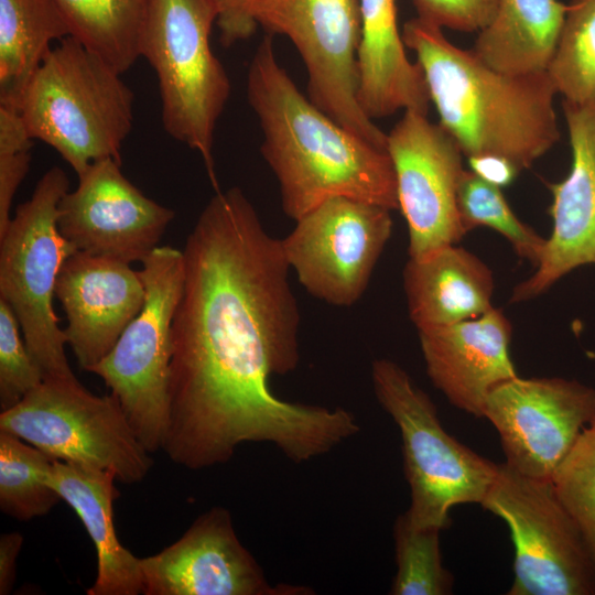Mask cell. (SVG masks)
I'll return each mask as SVG.
<instances>
[{
	"mask_svg": "<svg viewBox=\"0 0 595 595\" xmlns=\"http://www.w3.org/2000/svg\"><path fill=\"white\" fill-rule=\"evenodd\" d=\"M19 321L0 299V408L6 411L17 405L44 381V374L30 353Z\"/></svg>",
	"mask_w": 595,
	"mask_h": 595,
	"instance_id": "31",
	"label": "cell"
},
{
	"mask_svg": "<svg viewBox=\"0 0 595 595\" xmlns=\"http://www.w3.org/2000/svg\"><path fill=\"white\" fill-rule=\"evenodd\" d=\"M401 35L423 71L439 125L463 155L501 156L521 172L559 141L558 91L548 72L495 71L418 17L403 24Z\"/></svg>",
	"mask_w": 595,
	"mask_h": 595,
	"instance_id": "3",
	"label": "cell"
},
{
	"mask_svg": "<svg viewBox=\"0 0 595 595\" xmlns=\"http://www.w3.org/2000/svg\"><path fill=\"white\" fill-rule=\"evenodd\" d=\"M467 160L472 172L500 188L512 183L520 173L510 161L501 156L478 155Z\"/></svg>",
	"mask_w": 595,
	"mask_h": 595,
	"instance_id": "35",
	"label": "cell"
},
{
	"mask_svg": "<svg viewBox=\"0 0 595 595\" xmlns=\"http://www.w3.org/2000/svg\"><path fill=\"white\" fill-rule=\"evenodd\" d=\"M572 162L561 182L550 183L552 230L534 272L518 283L509 302L532 300L562 277L595 264V99L562 102Z\"/></svg>",
	"mask_w": 595,
	"mask_h": 595,
	"instance_id": "17",
	"label": "cell"
},
{
	"mask_svg": "<svg viewBox=\"0 0 595 595\" xmlns=\"http://www.w3.org/2000/svg\"><path fill=\"white\" fill-rule=\"evenodd\" d=\"M133 99L119 72L67 36L44 57L17 109L32 139L57 151L78 176L96 161L121 162Z\"/></svg>",
	"mask_w": 595,
	"mask_h": 595,
	"instance_id": "4",
	"label": "cell"
},
{
	"mask_svg": "<svg viewBox=\"0 0 595 595\" xmlns=\"http://www.w3.org/2000/svg\"><path fill=\"white\" fill-rule=\"evenodd\" d=\"M69 35L53 0H0V105L17 108L52 43Z\"/></svg>",
	"mask_w": 595,
	"mask_h": 595,
	"instance_id": "24",
	"label": "cell"
},
{
	"mask_svg": "<svg viewBox=\"0 0 595 595\" xmlns=\"http://www.w3.org/2000/svg\"><path fill=\"white\" fill-rule=\"evenodd\" d=\"M567 4L559 0H498L491 21L477 32L472 52L509 75L545 73L554 55Z\"/></svg>",
	"mask_w": 595,
	"mask_h": 595,
	"instance_id": "23",
	"label": "cell"
},
{
	"mask_svg": "<svg viewBox=\"0 0 595 595\" xmlns=\"http://www.w3.org/2000/svg\"><path fill=\"white\" fill-rule=\"evenodd\" d=\"M552 483L578 524L595 562V420L584 428Z\"/></svg>",
	"mask_w": 595,
	"mask_h": 595,
	"instance_id": "30",
	"label": "cell"
},
{
	"mask_svg": "<svg viewBox=\"0 0 595 595\" xmlns=\"http://www.w3.org/2000/svg\"><path fill=\"white\" fill-rule=\"evenodd\" d=\"M480 505L511 533L515 577L509 595H595L592 552L551 480L524 476L502 463Z\"/></svg>",
	"mask_w": 595,
	"mask_h": 595,
	"instance_id": "10",
	"label": "cell"
},
{
	"mask_svg": "<svg viewBox=\"0 0 595 595\" xmlns=\"http://www.w3.org/2000/svg\"><path fill=\"white\" fill-rule=\"evenodd\" d=\"M361 39L358 50V102L374 119L398 110L428 115L431 102L421 66L404 51L396 0H359Z\"/></svg>",
	"mask_w": 595,
	"mask_h": 595,
	"instance_id": "20",
	"label": "cell"
},
{
	"mask_svg": "<svg viewBox=\"0 0 595 595\" xmlns=\"http://www.w3.org/2000/svg\"><path fill=\"white\" fill-rule=\"evenodd\" d=\"M69 191L63 169L39 180L32 196L18 205L0 236V299L15 314L26 346L45 379L76 381L65 354L53 298L58 273L75 247L57 227V208Z\"/></svg>",
	"mask_w": 595,
	"mask_h": 595,
	"instance_id": "7",
	"label": "cell"
},
{
	"mask_svg": "<svg viewBox=\"0 0 595 595\" xmlns=\"http://www.w3.org/2000/svg\"><path fill=\"white\" fill-rule=\"evenodd\" d=\"M457 209L466 234L480 226L494 229L508 240L518 257L538 264L547 238L515 215L500 187L464 170L457 186Z\"/></svg>",
	"mask_w": 595,
	"mask_h": 595,
	"instance_id": "28",
	"label": "cell"
},
{
	"mask_svg": "<svg viewBox=\"0 0 595 595\" xmlns=\"http://www.w3.org/2000/svg\"><path fill=\"white\" fill-rule=\"evenodd\" d=\"M563 100L595 99V0H571L548 68Z\"/></svg>",
	"mask_w": 595,
	"mask_h": 595,
	"instance_id": "27",
	"label": "cell"
},
{
	"mask_svg": "<svg viewBox=\"0 0 595 595\" xmlns=\"http://www.w3.org/2000/svg\"><path fill=\"white\" fill-rule=\"evenodd\" d=\"M23 536L6 532L0 536V594H10L15 583L17 560L22 549Z\"/></svg>",
	"mask_w": 595,
	"mask_h": 595,
	"instance_id": "36",
	"label": "cell"
},
{
	"mask_svg": "<svg viewBox=\"0 0 595 595\" xmlns=\"http://www.w3.org/2000/svg\"><path fill=\"white\" fill-rule=\"evenodd\" d=\"M216 21L213 0H150L140 57L156 74L164 130L202 156L218 191L214 132L230 94V82L210 46Z\"/></svg>",
	"mask_w": 595,
	"mask_h": 595,
	"instance_id": "5",
	"label": "cell"
},
{
	"mask_svg": "<svg viewBox=\"0 0 595 595\" xmlns=\"http://www.w3.org/2000/svg\"><path fill=\"white\" fill-rule=\"evenodd\" d=\"M53 462L48 455L19 436L0 430V509L29 521L48 513L61 496L48 484Z\"/></svg>",
	"mask_w": 595,
	"mask_h": 595,
	"instance_id": "26",
	"label": "cell"
},
{
	"mask_svg": "<svg viewBox=\"0 0 595 595\" xmlns=\"http://www.w3.org/2000/svg\"><path fill=\"white\" fill-rule=\"evenodd\" d=\"M144 595H298L304 586L271 585L242 545L229 511L213 507L160 552L140 558Z\"/></svg>",
	"mask_w": 595,
	"mask_h": 595,
	"instance_id": "16",
	"label": "cell"
},
{
	"mask_svg": "<svg viewBox=\"0 0 595 595\" xmlns=\"http://www.w3.org/2000/svg\"><path fill=\"white\" fill-rule=\"evenodd\" d=\"M172 322L169 410L161 450L202 469L246 442L272 443L302 463L359 432L340 407L294 403L269 378L300 360V312L281 240L241 190L216 191L186 239Z\"/></svg>",
	"mask_w": 595,
	"mask_h": 595,
	"instance_id": "1",
	"label": "cell"
},
{
	"mask_svg": "<svg viewBox=\"0 0 595 595\" xmlns=\"http://www.w3.org/2000/svg\"><path fill=\"white\" fill-rule=\"evenodd\" d=\"M422 112L404 111L387 134L399 209L409 230V257L424 258L466 235L457 209L463 153Z\"/></svg>",
	"mask_w": 595,
	"mask_h": 595,
	"instance_id": "14",
	"label": "cell"
},
{
	"mask_svg": "<svg viewBox=\"0 0 595 595\" xmlns=\"http://www.w3.org/2000/svg\"><path fill=\"white\" fill-rule=\"evenodd\" d=\"M403 288L418 331L475 318L494 307L491 270L457 245L410 258L403 269Z\"/></svg>",
	"mask_w": 595,
	"mask_h": 595,
	"instance_id": "22",
	"label": "cell"
},
{
	"mask_svg": "<svg viewBox=\"0 0 595 595\" xmlns=\"http://www.w3.org/2000/svg\"><path fill=\"white\" fill-rule=\"evenodd\" d=\"M248 102L263 134L283 212L296 220L343 196L399 209L387 150L356 136L306 98L277 60L272 34L259 43L247 76Z\"/></svg>",
	"mask_w": 595,
	"mask_h": 595,
	"instance_id": "2",
	"label": "cell"
},
{
	"mask_svg": "<svg viewBox=\"0 0 595 595\" xmlns=\"http://www.w3.org/2000/svg\"><path fill=\"white\" fill-rule=\"evenodd\" d=\"M110 470L53 459L47 482L79 517L97 553V576L87 595L143 594L140 558L116 533L113 501L120 496Z\"/></svg>",
	"mask_w": 595,
	"mask_h": 595,
	"instance_id": "21",
	"label": "cell"
},
{
	"mask_svg": "<svg viewBox=\"0 0 595 595\" xmlns=\"http://www.w3.org/2000/svg\"><path fill=\"white\" fill-rule=\"evenodd\" d=\"M32 140L19 110L0 105V236L11 221L13 197L29 172Z\"/></svg>",
	"mask_w": 595,
	"mask_h": 595,
	"instance_id": "32",
	"label": "cell"
},
{
	"mask_svg": "<svg viewBox=\"0 0 595 595\" xmlns=\"http://www.w3.org/2000/svg\"><path fill=\"white\" fill-rule=\"evenodd\" d=\"M55 296L67 318V345L89 371L140 313L145 288L130 263L75 251L58 273Z\"/></svg>",
	"mask_w": 595,
	"mask_h": 595,
	"instance_id": "18",
	"label": "cell"
},
{
	"mask_svg": "<svg viewBox=\"0 0 595 595\" xmlns=\"http://www.w3.org/2000/svg\"><path fill=\"white\" fill-rule=\"evenodd\" d=\"M217 9L220 43L229 47L255 34L258 23L252 9L257 0H213Z\"/></svg>",
	"mask_w": 595,
	"mask_h": 595,
	"instance_id": "34",
	"label": "cell"
},
{
	"mask_svg": "<svg viewBox=\"0 0 595 595\" xmlns=\"http://www.w3.org/2000/svg\"><path fill=\"white\" fill-rule=\"evenodd\" d=\"M390 212L381 205L337 196L296 219L281 244L303 288L331 305L355 304L391 236Z\"/></svg>",
	"mask_w": 595,
	"mask_h": 595,
	"instance_id": "12",
	"label": "cell"
},
{
	"mask_svg": "<svg viewBox=\"0 0 595 595\" xmlns=\"http://www.w3.org/2000/svg\"><path fill=\"white\" fill-rule=\"evenodd\" d=\"M371 380L378 402L400 431L411 497L405 512L415 527L443 530L454 506L482 504L499 465L448 434L431 398L397 363L374 360Z\"/></svg>",
	"mask_w": 595,
	"mask_h": 595,
	"instance_id": "6",
	"label": "cell"
},
{
	"mask_svg": "<svg viewBox=\"0 0 595 595\" xmlns=\"http://www.w3.org/2000/svg\"><path fill=\"white\" fill-rule=\"evenodd\" d=\"M141 263L143 306L89 372L104 380L140 442L154 453L167 422L172 322L184 283V253L158 246Z\"/></svg>",
	"mask_w": 595,
	"mask_h": 595,
	"instance_id": "8",
	"label": "cell"
},
{
	"mask_svg": "<svg viewBox=\"0 0 595 595\" xmlns=\"http://www.w3.org/2000/svg\"><path fill=\"white\" fill-rule=\"evenodd\" d=\"M107 158L78 175V184L62 197L57 227L77 251L142 261L159 244L174 218L173 209L145 196Z\"/></svg>",
	"mask_w": 595,
	"mask_h": 595,
	"instance_id": "15",
	"label": "cell"
},
{
	"mask_svg": "<svg viewBox=\"0 0 595 595\" xmlns=\"http://www.w3.org/2000/svg\"><path fill=\"white\" fill-rule=\"evenodd\" d=\"M483 416L498 432L508 466L552 482L584 428L595 420V389L574 379L517 376L488 394Z\"/></svg>",
	"mask_w": 595,
	"mask_h": 595,
	"instance_id": "13",
	"label": "cell"
},
{
	"mask_svg": "<svg viewBox=\"0 0 595 595\" xmlns=\"http://www.w3.org/2000/svg\"><path fill=\"white\" fill-rule=\"evenodd\" d=\"M252 14L268 34L294 44L309 76V98L336 122L387 150L383 133L358 102L359 0H257Z\"/></svg>",
	"mask_w": 595,
	"mask_h": 595,
	"instance_id": "11",
	"label": "cell"
},
{
	"mask_svg": "<svg viewBox=\"0 0 595 595\" xmlns=\"http://www.w3.org/2000/svg\"><path fill=\"white\" fill-rule=\"evenodd\" d=\"M69 36L120 74L140 57L141 35L150 0H53Z\"/></svg>",
	"mask_w": 595,
	"mask_h": 595,
	"instance_id": "25",
	"label": "cell"
},
{
	"mask_svg": "<svg viewBox=\"0 0 595 595\" xmlns=\"http://www.w3.org/2000/svg\"><path fill=\"white\" fill-rule=\"evenodd\" d=\"M0 430L53 459L110 470L126 485L143 480L153 464L118 399L93 394L78 380L45 379L1 411Z\"/></svg>",
	"mask_w": 595,
	"mask_h": 595,
	"instance_id": "9",
	"label": "cell"
},
{
	"mask_svg": "<svg viewBox=\"0 0 595 595\" xmlns=\"http://www.w3.org/2000/svg\"><path fill=\"white\" fill-rule=\"evenodd\" d=\"M418 18L440 28L479 32L494 18L498 0H412Z\"/></svg>",
	"mask_w": 595,
	"mask_h": 595,
	"instance_id": "33",
	"label": "cell"
},
{
	"mask_svg": "<svg viewBox=\"0 0 595 595\" xmlns=\"http://www.w3.org/2000/svg\"><path fill=\"white\" fill-rule=\"evenodd\" d=\"M437 528H419L407 512L398 516L393 527L397 573L392 595H447L453 576L443 566Z\"/></svg>",
	"mask_w": 595,
	"mask_h": 595,
	"instance_id": "29",
	"label": "cell"
},
{
	"mask_svg": "<svg viewBox=\"0 0 595 595\" xmlns=\"http://www.w3.org/2000/svg\"><path fill=\"white\" fill-rule=\"evenodd\" d=\"M418 332L430 380L472 415L483 416L488 394L518 376L510 357L512 326L501 309Z\"/></svg>",
	"mask_w": 595,
	"mask_h": 595,
	"instance_id": "19",
	"label": "cell"
}]
</instances>
